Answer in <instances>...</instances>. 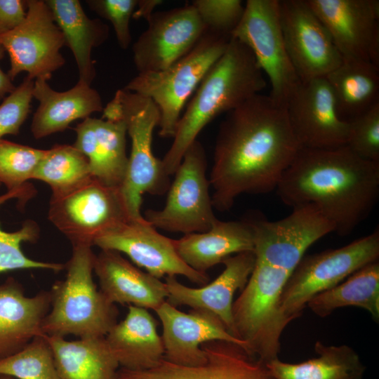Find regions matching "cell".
Here are the masks:
<instances>
[{"label": "cell", "mask_w": 379, "mask_h": 379, "mask_svg": "<svg viewBox=\"0 0 379 379\" xmlns=\"http://www.w3.org/2000/svg\"><path fill=\"white\" fill-rule=\"evenodd\" d=\"M325 77L344 121L349 122L379 102V67L371 62L343 58Z\"/></svg>", "instance_id": "obj_28"}, {"label": "cell", "mask_w": 379, "mask_h": 379, "mask_svg": "<svg viewBox=\"0 0 379 379\" xmlns=\"http://www.w3.org/2000/svg\"><path fill=\"white\" fill-rule=\"evenodd\" d=\"M206 361L200 366L175 364L163 359L145 370L119 369L116 379H276L266 364L241 346L223 340L201 345Z\"/></svg>", "instance_id": "obj_17"}, {"label": "cell", "mask_w": 379, "mask_h": 379, "mask_svg": "<svg viewBox=\"0 0 379 379\" xmlns=\"http://www.w3.org/2000/svg\"><path fill=\"white\" fill-rule=\"evenodd\" d=\"M230 39L206 30L192 50L180 60L161 71L138 73L124 88L152 100L157 106L161 137H173L184 106L222 55Z\"/></svg>", "instance_id": "obj_6"}, {"label": "cell", "mask_w": 379, "mask_h": 379, "mask_svg": "<svg viewBox=\"0 0 379 379\" xmlns=\"http://www.w3.org/2000/svg\"><path fill=\"white\" fill-rule=\"evenodd\" d=\"M286 109L301 148L327 149L347 145L349 124L339 117L326 77L301 81L290 96Z\"/></svg>", "instance_id": "obj_14"}, {"label": "cell", "mask_w": 379, "mask_h": 379, "mask_svg": "<svg viewBox=\"0 0 379 379\" xmlns=\"http://www.w3.org/2000/svg\"><path fill=\"white\" fill-rule=\"evenodd\" d=\"M48 218L72 243L94 246L97 239L132 220L119 187L95 178L59 197H51Z\"/></svg>", "instance_id": "obj_8"}, {"label": "cell", "mask_w": 379, "mask_h": 379, "mask_svg": "<svg viewBox=\"0 0 379 379\" xmlns=\"http://www.w3.org/2000/svg\"><path fill=\"white\" fill-rule=\"evenodd\" d=\"M0 376L60 379L46 335L35 337L18 352L0 359Z\"/></svg>", "instance_id": "obj_33"}, {"label": "cell", "mask_w": 379, "mask_h": 379, "mask_svg": "<svg viewBox=\"0 0 379 379\" xmlns=\"http://www.w3.org/2000/svg\"><path fill=\"white\" fill-rule=\"evenodd\" d=\"M161 0H139L136 8L133 13L132 18L137 20L144 18L147 20L152 13L154 9L157 6L161 4Z\"/></svg>", "instance_id": "obj_40"}, {"label": "cell", "mask_w": 379, "mask_h": 379, "mask_svg": "<svg viewBox=\"0 0 379 379\" xmlns=\"http://www.w3.org/2000/svg\"><path fill=\"white\" fill-rule=\"evenodd\" d=\"M263 76L250 49L231 38L225 51L206 74L178 121L173 142L161 159L168 175L175 173L184 154L206 125L266 87Z\"/></svg>", "instance_id": "obj_3"}, {"label": "cell", "mask_w": 379, "mask_h": 379, "mask_svg": "<svg viewBox=\"0 0 379 379\" xmlns=\"http://www.w3.org/2000/svg\"><path fill=\"white\" fill-rule=\"evenodd\" d=\"M93 271L100 291L113 304H128L154 311L168 298L164 282L141 270L117 251L101 250L95 255Z\"/></svg>", "instance_id": "obj_21"}, {"label": "cell", "mask_w": 379, "mask_h": 379, "mask_svg": "<svg viewBox=\"0 0 379 379\" xmlns=\"http://www.w3.org/2000/svg\"><path fill=\"white\" fill-rule=\"evenodd\" d=\"M221 274L210 284L199 288L183 285L175 276H167L165 284L168 293L166 301L174 307L187 305L204 310L217 316L234 337L232 318L234 295L242 290L252 272L255 263L253 251L231 255L222 262Z\"/></svg>", "instance_id": "obj_19"}, {"label": "cell", "mask_w": 379, "mask_h": 379, "mask_svg": "<svg viewBox=\"0 0 379 379\" xmlns=\"http://www.w3.org/2000/svg\"><path fill=\"white\" fill-rule=\"evenodd\" d=\"M45 1L62 33L65 46L74 55L79 70V81L91 85L95 77L92 50L107 39L108 26L98 19L88 18L78 0Z\"/></svg>", "instance_id": "obj_26"}, {"label": "cell", "mask_w": 379, "mask_h": 379, "mask_svg": "<svg viewBox=\"0 0 379 379\" xmlns=\"http://www.w3.org/2000/svg\"><path fill=\"white\" fill-rule=\"evenodd\" d=\"M46 336L60 379H116L119 363L105 337L67 340Z\"/></svg>", "instance_id": "obj_27"}, {"label": "cell", "mask_w": 379, "mask_h": 379, "mask_svg": "<svg viewBox=\"0 0 379 379\" xmlns=\"http://www.w3.org/2000/svg\"><path fill=\"white\" fill-rule=\"evenodd\" d=\"M318 357L290 364L278 358L266 366L276 379H362L366 366L359 354L348 345H325L317 341Z\"/></svg>", "instance_id": "obj_29"}, {"label": "cell", "mask_w": 379, "mask_h": 379, "mask_svg": "<svg viewBox=\"0 0 379 379\" xmlns=\"http://www.w3.org/2000/svg\"><path fill=\"white\" fill-rule=\"evenodd\" d=\"M173 242L180 258L202 274L231 255L253 251L254 247L253 231L248 220L217 219L207 231L185 234Z\"/></svg>", "instance_id": "obj_25"}, {"label": "cell", "mask_w": 379, "mask_h": 379, "mask_svg": "<svg viewBox=\"0 0 379 379\" xmlns=\"http://www.w3.org/2000/svg\"><path fill=\"white\" fill-rule=\"evenodd\" d=\"M307 305L324 317L345 306L367 310L375 321L379 319V261L371 262L347 277L343 283L311 298Z\"/></svg>", "instance_id": "obj_30"}, {"label": "cell", "mask_w": 379, "mask_h": 379, "mask_svg": "<svg viewBox=\"0 0 379 379\" xmlns=\"http://www.w3.org/2000/svg\"><path fill=\"white\" fill-rule=\"evenodd\" d=\"M154 312L162 324L164 359L169 362L187 366L204 364L206 357L201 346L212 340L232 343L246 352V343L232 335L211 312L197 309L183 312L166 300Z\"/></svg>", "instance_id": "obj_18"}, {"label": "cell", "mask_w": 379, "mask_h": 379, "mask_svg": "<svg viewBox=\"0 0 379 379\" xmlns=\"http://www.w3.org/2000/svg\"><path fill=\"white\" fill-rule=\"evenodd\" d=\"M33 195L26 192L8 191L0 195V206L13 198L18 199L20 204H25ZM39 235V226L31 220H26L20 230L12 232L3 230L0 225V273L15 270L42 269L55 272L63 270L65 266L63 264L34 260L23 253L21 244L35 242Z\"/></svg>", "instance_id": "obj_32"}, {"label": "cell", "mask_w": 379, "mask_h": 379, "mask_svg": "<svg viewBox=\"0 0 379 379\" xmlns=\"http://www.w3.org/2000/svg\"><path fill=\"white\" fill-rule=\"evenodd\" d=\"M26 4L24 21L0 34V44L10 57L7 74L12 81L21 72L34 80H48L65 63L60 52L64 36L45 1L27 0Z\"/></svg>", "instance_id": "obj_11"}, {"label": "cell", "mask_w": 379, "mask_h": 379, "mask_svg": "<svg viewBox=\"0 0 379 379\" xmlns=\"http://www.w3.org/2000/svg\"><path fill=\"white\" fill-rule=\"evenodd\" d=\"M343 58L379 67V1L306 0Z\"/></svg>", "instance_id": "obj_15"}, {"label": "cell", "mask_w": 379, "mask_h": 379, "mask_svg": "<svg viewBox=\"0 0 379 379\" xmlns=\"http://www.w3.org/2000/svg\"><path fill=\"white\" fill-rule=\"evenodd\" d=\"M92 178L86 157L73 145L65 144L46 149L32 178L49 185L51 197L65 195Z\"/></svg>", "instance_id": "obj_31"}, {"label": "cell", "mask_w": 379, "mask_h": 379, "mask_svg": "<svg viewBox=\"0 0 379 379\" xmlns=\"http://www.w3.org/2000/svg\"><path fill=\"white\" fill-rule=\"evenodd\" d=\"M102 118L126 124L131 147L120 189L131 219H142V195H162L171 185L170 175L152 147L153 131L160 120L159 109L152 100L123 88L103 108Z\"/></svg>", "instance_id": "obj_5"}, {"label": "cell", "mask_w": 379, "mask_h": 379, "mask_svg": "<svg viewBox=\"0 0 379 379\" xmlns=\"http://www.w3.org/2000/svg\"><path fill=\"white\" fill-rule=\"evenodd\" d=\"M46 149L0 139V182L8 191L34 193L28 185Z\"/></svg>", "instance_id": "obj_34"}, {"label": "cell", "mask_w": 379, "mask_h": 379, "mask_svg": "<svg viewBox=\"0 0 379 379\" xmlns=\"http://www.w3.org/2000/svg\"><path fill=\"white\" fill-rule=\"evenodd\" d=\"M1 183L0 182V185H1Z\"/></svg>", "instance_id": "obj_43"}, {"label": "cell", "mask_w": 379, "mask_h": 379, "mask_svg": "<svg viewBox=\"0 0 379 379\" xmlns=\"http://www.w3.org/2000/svg\"><path fill=\"white\" fill-rule=\"evenodd\" d=\"M48 80H34L33 98L39 101L34 114L31 131L35 139L65 131L77 119L90 117L103 109L100 93L91 85L78 81L72 88L53 90Z\"/></svg>", "instance_id": "obj_23"}, {"label": "cell", "mask_w": 379, "mask_h": 379, "mask_svg": "<svg viewBox=\"0 0 379 379\" xmlns=\"http://www.w3.org/2000/svg\"><path fill=\"white\" fill-rule=\"evenodd\" d=\"M206 168L205 149L197 140L173 174L164 207L147 209L145 220L156 229L166 232L188 234L209 230L218 218L213 212Z\"/></svg>", "instance_id": "obj_9"}, {"label": "cell", "mask_w": 379, "mask_h": 379, "mask_svg": "<svg viewBox=\"0 0 379 379\" xmlns=\"http://www.w3.org/2000/svg\"><path fill=\"white\" fill-rule=\"evenodd\" d=\"M348 124L346 145L359 157L379 162V102Z\"/></svg>", "instance_id": "obj_36"}, {"label": "cell", "mask_w": 379, "mask_h": 379, "mask_svg": "<svg viewBox=\"0 0 379 379\" xmlns=\"http://www.w3.org/2000/svg\"><path fill=\"white\" fill-rule=\"evenodd\" d=\"M89 8L112 24L117 42L122 49L131 43L130 20L136 8L137 0H88Z\"/></svg>", "instance_id": "obj_38"}, {"label": "cell", "mask_w": 379, "mask_h": 379, "mask_svg": "<svg viewBox=\"0 0 379 379\" xmlns=\"http://www.w3.org/2000/svg\"><path fill=\"white\" fill-rule=\"evenodd\" d=\"M279 18L290 60L300 81L325 77L343 57L306 0L279 1Z\"/></svg>", "instance_id": "obj_12"}, {"label": "cell", "mask_w": 379, "mask_h": 379, "mask_svg": "<svg viewBox=\"0 0 379 379\" xmlns=\"http://www.w3.org/2000/svg\"><path fill=\"white\" fill-rule=\"evenodd\" d=\"M119 366L145 370L155 366L164 357L157 323L147 309L128 305L125 318L115 324L105 336Z\"/></svg>", "instance_id": "obj_24"}, {"label": "cell", "mask_w": 379, "mask_h": 379, "mask_svg": "<svg viewBox=\"0 0 379 379\" xmlns=\"http://www.w3.org/2000/svg\"><path fill=\"white\" fill-rule=\"evenodd\" d=\"M247 46L270 83V96L286 103L300 84L286 51L279 18V0H248L231 34Z\"/></svg>", "instance_id": "obj_10"}, {"label": "cell", "mask_w": 379, "mask_h": 379, "mask_svg": "<svg viewBox=\"0 0 379 379\" xmlns=\"http://www.w3.org/2000/svg\"><path fill=\"white\" fill-rule=\"evenodd\" d=\"M300 148L286 105L270 95L258 93L226 113L208 178L213 208L225 212L243 194L275 190Z\"/></svg>", "instance_id": "obj_1"}, {"label": "cell", "mask_w": 379, "mask_h": 379, "mask_svg": "<svg viewBox=\"0 0 379 379\" xmlns=\"http://www.w3.org/2000/svg\"><path fill=\"white\" fill-rule=\"evenodd\" d=\"M95 255L91 247L74 246L64 280L51 292L50 310L42 324L48 336L74 335L80 338L105 337L117 323L118 310L93 279Z\"/></svg>", "instance_id": "obj_4"}, {"label": "cell", "mask_w": 379, "mask_h": 379, "mask_svg": "<svg viewBox=\"0 0 379 379\" xmlns=\"http://www.w3.org/2000/svg\"><path fill=\"white\" fill-rule=\"evenodd\" d=\"M74 131L72 145L86 157L93 178L107 186L120 187L128 160L124 121L90 117Z\"/></svg>", "instance_id": "obj_20"}, {"label": "cell", "mask_w": 379, "mask_h": 379, "mask_svg": "<svg viewBox=\"0 0 379 379\" xmlns=\"http://www.w3.org/2000/svg\"><path fill=\"white\" fill-rule=\"evenodd\" d=\"M0 379H14V378L8 377V376H0Z\"/></svg>", "instance_id": "obj_42"}, {"label": "cell", "mask_w": 379, "mask_h": 379, "mask_svg": "<svg viewBox=\"0 0 379 379\" xmlns=\"http://www.w3.org/2000/svg\"><path fill=\"white\" fill-rule=\"evenodd\" d=\"M50 291L26 296L20 284L8 279L0 284V359L11 355L36 336L51 307Z\"/></svg>", "instance_id": "obj_22"}, {"label": "cell", "mask_w": 379, "mask_h": 379, "mask_svg": "<svg viewBox=\"0 0 379 379\" xmlns=\"http://www.w3.org/2000/svg\"><path fill=\"white\" fill-rule=\"evenodd\" d=\"M191 4L206 31L230 38L244 11L240 0H194Z\"/></svg>", "instance_id": "obj_35"}, {"label": "cell", "mask_w": 379, "mask_h": 379, "mask_svg": "<svg viewBox=\"0 0 379 379\" xmlns=\"http://www.w3.org/2000/svg\"><path fill=\"white\" fill-rule=\"evenodd\" d=\"M378 258V228L346 246L303 256L282 291L283 314L291 321L299 317L314 295L335 286Z\"/></svg>", "instance_id": "obj_7"}, {"label": "cell", "mask_w": 379, "mask_h": 379, "mask_svg": "<svg viewBox=\"0 0 379 379\" xmlns=\"http://www.w3.org/2000/svg\"><path fill=\"white\" fill-rule=\"evenodd\" d=\"M26 15V1L0 0V34L17 27Z\"/></svg>", "instance_id": "obj_39"}, {"label": "cell", "mask_w": 379, "mask_h": 379, "mask_svg": "<svg viewBox=\"0 0 379 379\" xmlns=\"http://www.w3.org/2000/svg\"><path fill=\"white\" fill-rule=\"evenodd\" d=\"M34 80L27 76L0 105V139L18 135L27 119L33 98Z\"/></svg>", "instance_id": "obj_37"}, {"label": "cell", "mask_w": 379, "mask_h": 379, "mask_svg": "<svg viewBox=\"0 0 379 379\" xmlns=\"http://www.w3.org/2000/svg\"><path fill=\"white\" fill-rule=\"evenodd\" d=\"M5 53L4 48L0 44V60L4 58ZM15 88L8 74L4 72L0 67V100L4 99L6 94L12 93Z\"/></svg>", "instance_id": "obj_41"}, {"label": "cell", "mask_w": 379, "mask_h": 379, "mask_svg": "<svg viewBox=\"0 0 379 379\" xmlns=\"http://www.w3.org/2000/svg\"><path fill=\"white\" fill-rule=\"evenodd\" d=\"M94 245L126 254L138 267L158 279L180 275L200 286L209 280L207 274L188 266L178 254L173 239L159 233L145 218L128 221L97 239Z\"/></svg>", "instance_id": "obj_16"}, {"label": "cell", "mask_w": 379, "mask_h": 379, "mask_svg": "<svg viewBox=\"0 0 379 379\" xmlns=\"http://www.w3.org/2000/svg\"><path fill=\"white\" fill-rule=\"evenodd\" d=\"M132 47L138 73L165 69L187 55L206 28L192 4L154 12Z\"/></svg>", "instance_id": "obj_13"}, {"label": "cell", "mask_w": 379, "mask_h": 379, "mask_svg": "<svg viewBox=\"0 0 379 379\" xmlns=\"http://www.w3.org/2000/svg\"><path fill=\"white\" fill-rule=\"evenodd\" d=\"M292 210L310 208L333 232L350 234L371 214L379 198V162L364 159L347 146L300 148L276 189Z\"/></svg>", "instance_id": "obj_2"}]
</instances>
